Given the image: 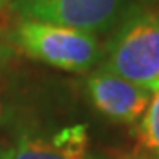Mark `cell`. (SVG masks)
Masks as SVG:
<instances>
[{
    "mask_svg": "<svg viewBox=\"0 0 159 159\" xmlns=\"http://www.w3.org/2000/svg\"><path fill=\"white\" fill-rule=\"evenodd\" d=\"M102 67L150 87L159 80V0H133L102 50Z\"/></svg>",
    "mask_w": 159,
    "mask_h": 159,
    "instance_id": "1",
    "label": "cell"
},
{
    "mask_svg": "<svg viewBox=\"0 0 159 159\" xmlns=\"http://www.w3.org/2000/svg\"><path fill=\"white\" fill-rule=\"evenodd\" d=\"M11 41L27 57L71 73H85L102 58L96 34L53 23L20 20Z\"/></svg>",
    "mask_w": 159,
    "mask_h": 159,
    "instance_id": "2",
    "label": "cell"
},
{
    "mask_svg": "<svg viewBox=\"0 0 159 159\" xmlns=\"http://www.w3.org/2000/svg\"><path fill=\"white\" fill-rule=\"evenodd\" d=\"M133 0H12L20 20L62 25L101 34L115 29Z\"/></svg>",
    "mask_w": 159,
    "mask_h": 159,
    "instance_id": "3",
    "label": "cell"
},
{
    "mask_svg": "<svg viewBox=\"0 0 159 159\" xmlns=\"http://www.w3.org/2000/svg\"><path fill=\"white\" fill-rule=\"evenodd\" d=\"M87 94L99 113L120 124L140 120L152 99L150 87L138 85L104 67L87 78Z\"/></svg>",
    "mask_w": 159,
    "mask_h": 159,
    "instance_id": "4",
    "label": "cell"
},
{
    "mask_svg": "<svg viewBox=\"0 0 159 159\" xmlns=\"http://www.w3.org/2000/svg\"><path fill=\"white\" fill-rule=\"evenodd\" d=\"M0 159H104L94 152L85 125H67L51 136L27 133L0 147Z\"/></svg>",
    "mask_w": 159,
    "mask_h": 159,
    "instance_id": "5",
    "label": "cell"
},
{
    "mask_svg": "<svg viewBox=\"0 0 159 159\" xmlns=\"http://www.w3.org/2000/svg\"><path fill=\"white\" fill-rule=\"evenodd\" d=\"M152 99L138 124L140 142L148 152L159 159V80L150 85Z\"/></svg>",
    "mask_w": 159,
    "mask_h": 159,
    "instance_id": "6",
    "label": "cell"
}]
</instances>
